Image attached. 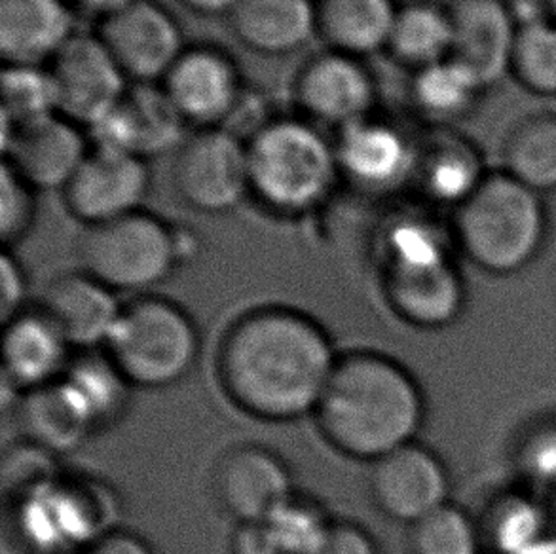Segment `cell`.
<instances>
[{"label": "cell", "mask_w": 556, "mask_h": 554, "mask_svg": "<svg viewBox=\"0 0 556 554\" xmlns=\"http://www.w3.org/2000/svg\"><path fill=\"white\" fill-rule=\"evenodd\" d=\"M416 177L431 198L462 205L481 185L486 173L471 142L454 136H439L424 152L418 150Z\"/></svg>", "instance_id": "484cf974"}, {"label": "cell", "mask_w": 556, "mask_h": 554, "mask_svg": "<svg viewBox=\"0 0 556 554\" xmlns=\"http://www.w3.org/2000/svg\"><path fill=\"white\" fill-rule=\"evenodd\" d=\"M105 352L134 388L160 390L192 370L200 337L181 306L147 297L124 306Z\"/></svg>", "instance_id": "5b68a950"}, {"label": "cell", "mask_w": 556, "mask_h": 554, "mask_svg": "<svg viewBox=\"0 0 556 554\" xmlns=\"http://www.w3.org/2000/svg\"><path fill=\"white\" fill-rule=\"evenodd\" d=\"M27 297V277L22 264L4 251L0 259V322L2 325L25 312Z\"/></svg>", "instance_id": "d590c367"}, {"label": "cell", "mask_w": 556, "mask_h": 554, "mask_svg": "<svg viewBox=\"0 0 556 554\" xmlns=\"http://www.w3.org/2000/svg\"><path fill=\"white\" fill-rule=\"evenodd\" d=\"M167 98L185 121L215 128L238 106L241 76L225 52L210 46L187 48L162 80Z\"/></svg>", "instance_id": "2e32d148"}, {"label": "cell", "mask_w": 556, "mask_h": 554, "mask_svg": "<svg viewBox=\"0 0 556 554\" xmlns=\"http://www.w3.org/2000/svg\"><path fill=\"white\" fill-rule=\"evenodd\" d=\"M248 149L251 194L276 213L316 210L340 179L334 144L296 118L264 124L249 139Z\"/></svg>", "instance_id": "3957f363"}, {"label": "cell", "mask_w": 556, "mask_h": 554, "mask_svg": "<svg viewBox=\"0 0 556 554\" xmlns=\"http://www.w3.org/2000/svg\"><path fill=\"white\" fill-rule=\"evenodd\" d=\"M456 234L484 270L509 274L534 259L545 236L542 198L509 173L492 172L458 205Z\"/></svg>", "instance_id": "277c9868"}, {"label": "cell", "mask_w": 556, "mask_h": 554, "mask_svg": "<svg viewBox=\"0 0 556 554\" xmlns=\"http://www.w3.org/2000/svg\"><path fill=\"white\" fill-rule=\"evenodd\" d=\"M314 416L332 449L372 464L413 442L424 401L413 376L395 361L352 352L339 357Z\"/></svg>", "instance_id": "7a4b0ae2"}, {"label": "cell", "mask_w": 556, "mask_h": 554, "mask_svg": "<svg viewBox=\"0 0 556 554\" xmlns=\"http://www.w3.org/2000/svg\"><path fill=\"white\" fill-rule=\"evenodd\" d=\"M228 23L249 50L286 55L316 37V0H240Z\"/></svg>", "instance_id": "603a6c76"}, {"label": "cell", "mask_w": 556, "mask_h": 554, "mask_svg": "<svg viewBox=\"0 0 556 554\" xmlns=\"http://www.w3.org/2000/svg\"><path fill=\"white\" fill-rule=\"evenodd\" d=\"M397 12L395 0H316L317 37L327 50L362 60L388 48Z\"/></svg>", "instance_id": "cb8c5ba5"}, {"label": "cell", "mask_w": 556, "mask_h": 554, "mask_svg": "<svg viewBox=\"0 0 556 554\" xmlns=\"http://www.w3.org/2000/svg\"><path fill=\"white\" fill-rule=\"evenodd\" d=\"M68 352L67 338L40 307L2 325V378L15 390L60 382L71 365Z\"/></svg>", "instance_id": "44dd1931"}, {"label": "cell", "mask_w": 556, "mask_h": 554, "mask_svg": "<svg viewBox=\"0 0 556 554\" xmlns=\"http://www.w3.org/2000/svg\"><path fill=\"white\" fill-rule=\"evenodd\" d=\"M339 363L319 323L289 307L241 315L218 345L217 375L240 411L264 421L316 413Z\"/></svg>", "instance_id": "6da1fadb"}, {"label": "cell", "mask_w": 556, "mask_h": 554, "mask_svg": "<svg viewBox=\"0 0 556 554\" xmlns=\"http://www.w3.org/2000/svg\"><path fill=\"white\" fill-rule=\"evenodd\" d=\"M149 187L151 175L141 158L91 149L61 194L71 217L90 228L141 211Z\"/></svg>", "instance_id": "30bf717a"}, {"label": "cell", "mask_w": 556, "mask_h": 554, "mask_svg": "<svg viewBox=\"0 0 556 554\" xmlns=\"http://www.w3.org/2000/svg\"><path fill=\"white\" fill-rule=\"evenodd\" d=\"M504 172L538 194L556 190L555 114H532L509 131Z\"/></svg>", "instance_id": "83f0119b"}, {"label": "cell", "mask_w": 556, "mask_h": 554, "mask_svg": "<svg viewBox=\"0 0 556 554\" xmlns=\"http://www.w3.org/2000/svg\"><path fill=\"white\" fill-rule=\"evenodd\" d=\"M83 554H152L143 541L126 532H109L88 543Z\"/></svg>", "instance_id": "f35d334b"}, {"label": "cell", "mask_w": 556, "mask_h": 554, "mask_svg": "<svg viewBox=\"0 0 556 554\" xmlns=\"http://www.w3.org/2000/svg\"><path fill=\"white\" fill-rule=\"evenodd\" d=\"M220 509L238 525L266 522L293 498L286 462L270 450L243 444L225 452L213 471Z\"/></svg>", "instance_id": "7c38bea8"}, {"label": "cell", "mask_w": 556, "mask_h": 554, "mask_svg": "<svg viewBox=\"0 0 556 554\" xmlns=\"http://www.w3.org/2000/svg\"><path fill=\"white\" fill-rule=\"evenodd\" d=\"M451 60L466 67L482 88L511 75L519 25L504 0H452Z\"/></svg>", "instance_id": "9a60e30c"}, {"label": "cell", "mask_w": 556, "mask_h": 554, "mask_svg": "<svg viewBox=\"0 0 556 554\" xmlns=\"http://www.w3.org/2000/svg\"><path fill=\"white\" fill-rule=\"evenodd\" d=\"M83 272L114 292H144L181 261L179 236L159 217L137 211L86 228L78 243Z\"/></svg>", "instance_id": "8992f818"}, {"label": "cell", "mask_w": 556, "mask_h": 554, "mask_svg": "<svg viewBox=\"0 0 556 554\" xmlns=\"http://www.w3.org/2000/svg\"><path fill=\"white\" fill-rule=\"evenodd\" d=\"M174 187L181 202L200 213L238 207L251 194L248 141L220 128L188 137L175 156Z\"/></svg>", "instance_id": "52a82bcc"}, {"label": "cell", "mask_w": 556, "mask_h": 554, "mask_svg": "<svg viewBox=\"0 0 556 554\" xmlns=\"http://www.w3.org/2000/svg\"><path fill=\"white\" fill-rule=\"evenodd\" d=\"M187 121L162 84H134L105 118L91 126L93 149L114 150L149 160L179 149Z\"/></svg>", "instance_id": "8fae6325"}, {"label": "cell", "mask_w": 556, "mask_h": 554, "mask_svg": "<svg viewBox=\"0 0 556 554\" xmlns=\"http://www.w3.org/2000/svg\"><path fill=\"white\" fill-rule=\"evenodd\" d=\"M2 121L23 126L60 114L52 71L45 65H4L0 80Z\"/></svg>", "instance_id": "4dcf8cb0"}, {"label": "cell", "mask_w": 556, "mask_h": 554, "mask_svg": "<svg viewBox=\"0 0 556 554\" xmlns=\"http://www.w3.org/2000/svg\"><path fill=\"white\" fill-rule=\"evenodd\" d=\"M293 91L304 113L340 129L367 118L376 99L375 78L362 60L332 50L299 68Z\"/></svg>", "instance_id": "5bb4252c"}, {"label": "cell", "mask_w": 556, "mask_h": 554, "mask_svg": "<svg viewBox=\"0 0 556 554\" xmlns=\"http://www.w3.org/2000/svg\"><path fill=\"white\" fill-rule=\"evenodd\" d=\"M90 150L80 126L61 114L23 126L2 121L4 162L35 190H63Z\"/></svg>", "instance_id": "4fadbf2b"}, {"label": "cell", "mask_w": 556, "mask_h": 554, "mask_svg": "<svg viewBox=\"0 0 556 554\" xmlns=\"http://www.w3.org/2000/svg\"><path fill=\"white\" fill-rule=\"evenodd\" d=\"M61 380L75 393L96 427L105 426L106 421L121 416L124 406L128 405L129 388H134L109 353L99 350L84 352L83 357L71 361Z\"/></svg>", "instance_id": "f1b7e54d"}, {"label": "cell", "mask_w": 556, "mask_h": 554, "mask_svg": "<svg viewBox=\"0 0 556 554\" xmlns=\"http://www.w3.org/2000/svg\"><path fill=\"white\" fill-rule=\"evenodd\" d=\"M232 554H281L266 522L238 525L230 541Z\"/></svg>", "instance_id": "74e56055"}, {"label": "cell", "mask_w": 556, "mask_h": 554, "mask_svg": "<svg viewBox=\"0 0 556 554\" xmlns=\"http://www.w3.org/2000/svg\"><path fill=\"white\" fill-rule=\"evenodd\" d=\"M383 291L393 312L424 329L444 327L462 307V284L446 256L388 263Z\"/></svg>", "instance_id": "ffe728a7"}, {"label": "cell", "mask_w": 556, "mask_h": 554, "mask_svg": "<svg viewBox=\"0 0 556 554\" xmlns=\"http://www.w3.org/2000/svg\"><path fill=\"white\" fill-rule=\"evenodd\" d=\"M413 554H477V536L469 518L444 503L410 530Z\"/></svg>", "instance_id": "836d02e7"}, {"label": "cell", "mask_w": 556, "mask_h": 554, "mask_svg": "<svg viewBox=\"0 0 556 554\" xmlns=\"http://www.w3.org/2000/svg\"><path fill=\"white\" fill-rule=\"evenodd\" d=\"M446 487L441 462L414 442L370 464L369 490L376 507L399 522L416 525L443 507Z\"/></svg>", "instance_id": "e0dca14e"}, {"label": "cell", "mask_w": 556, "mask_h": 554, "mask_svg": "<svg viewBox=\"0 0 556 554\" xmlns=\"http://www.w3.org/2000/svg\"><path fill=\"white\" fill-rule=\"evenodd\" d=\"M543 7H545V17L556 23V0H543Z\"/></svg>", "instance_id": "b9f144b4"}, {"label": "cell", "mask_w": 556, "mask_h": 554, "mask_svg": "<svg viewBox=\"0 0 556 554\" xmlns=\"http://www.w3.org/2000/svg\"><path fill=\"white\" fill-rule=\"evenodd\" d=\"M98 37L126 78L136 84L164 80L187 50L174 15L154 0H134L106 17Z\"/></svg>", "instance_id": "ba28073f"}, {"label": "cell", "mask_w": 556, "mask_h": 554, "mask_svg": "<svg viewBox=\"0 0 556 554\" xmlns=\"http://www.w3.org/2000/svg\"><path fill=\"white\" fill-rule=\"evenodd\" d=\"M266 526L279 553L316 554L331 530L332 520L325 517L316 503L293 495L266 520Z\"/></svg>", "instance_id": "d6a6232c"}, {"label": "cell", "mask_w": 556, "mask_h": 554, "mask_svg": "<svg viewBox=\"0 0 556 554\" xmlns=\"http://www.w3.org/2000/svg\"><path fill=\"white\" fill-rule=\"evenodd\" d=\"M511 75L530 93L556 98V23L549 17L520 23Z\"/></svg>", "instance_id": "1f68e13d"}, {"label": "cell", "mask_w": 556, "mask_h": 554, "mask_svg": "<svg viewBox=\"0 0 556 554\" xmlns=\"http://www.w3.org/2000/svg\"><path fill=\"white\" fill-rule=\"evenodd\" d=\"M482 90L484 88L466 67L448 58L414 73L410 96L426 118L448 124L471 113Z\"/></svg>", "instance_id": "f546056e"}, {"label": "cell", "mask_w": 556, "mask_h": 554, "mask_svg": "<svg viewBox=\"0 0 556 554\" xmlns=\"http://www.w3.org/2000/svg\"><path fill=\"white\" fill-rule=\"evenodd\" d=\"M38 307L58 325L71 348L83 352L109 344L124 310L116 292L86 272L55 277Z\"/></svg>", "instance_id": "d6986e66"}, {"label": "cell", "mask_w": 556, "mask_h": 554, "mask_svg": "<svg viewBox=\"0 0 556 554\" xmlns=\"http://www.w3.org/2000/svg\"><path fill=\"white\" fill-rule=\"evenodd\" d=\"M76 7L83 8L90 14H96L101 20H106L111 15L121 12L122 8L128 7L134 0H73Z\"/></svg>", "instance_id": "60d3db41"}, {"label": "cell", "mask_w": 556, "mask_h": 554, "mask_svg": "<svg viewBox=\"0 0 556 554\" xmlns=\"http://www.w3.org/2000/svg\"><path fill=\"white\" fill-rule=\"evenodd\" d=\"M37 190L2 162L0 165V238L10 248L29 234L37 218Z\"/></svg>", "instance_id": "e575fe53"}, {"label": "cell", "mask_w": 556, "mask_h": 554, "mask_svg": "<svg viewBox=\"0 0 556 554\" xmlns=\"http://www.w3.org/2000/svg\"><path fill=\"white\" fill-rule=\"evenodd\" d=\"M50 71L61 116L86 128L105 118L128 90V78L98 35L76 33L53 58Z\"/></svg>", "instance_id": "9c48e42d"}, {"label": "cell", "mask_w": 556, "mask_h": 554, "mask_svg": "<svg viewBox=\"0 0 556 554\" xmlns=\"http://www.w3.org/2000/svg\"><path fill=\"white\" fill-rule=\"evenodd\" d=\"M405 67L421 68L448 60L452 53V22L448 8L428 2L399 7L388 48Z\"/></svg>", "instance_id": "4316f807"}, {"label": "cell", "mask_w": 556, "mask_h": 554, "mask_svg": "<svg viewBox=\"0 0 556 554\" xmlns=\"http://www.w3.org/2000/svg\"><path fill=\"white\" fill-rule=\"evenodd\" d=\"M75 35V17L67 0H0L4 65L52 63Z\"/></svg>", "instance_id": "7402d4cb"}, {"label": "cell", "mask_w": 556, "mask_h": 554, "mask_svg": "<svg viewBox=\"0 0 556 554\" xmlns=\"http://www.w3.org/2000/svg\"><path fill=\"white\" fill-rule=\"evenodd\" d=\"M190 12L202 15H226L232 12L240 0H179Z\"/></svg>", "instance_id": "ab89813d"}, {"label": "cell", "mask_w": 556, "mask_h": 554, "mask_svg": "<svg viewBox=\"0 0 556 554\" xmlns=\"http://www.w3.org/2000/svg\"><path fill=\"white\" fill-rule=\"evenodd\" d=\"M20 426L30 446L46 454L78 449L96 429L90 414L63 380L25 393L20 405Z\"/></svg>", "instance_id": "d4e9b609"}, {"label": "cell", "mask_w": 556, "mask_h": 554, "mask_svg": "<svg viewBox=\"0 0 556 554\" xmlns=\"http://www.w3.org/2000/svg\"><path fill=\"white\" fill-rule=\"evenodd\" d=\"M316 554H378L375 540L354 522H332Z\"/></svg>", "instance_id": "8d00e7d4"}, {"label": "cell", "mask_w": 556, "mask_h": 554, "mask_svg": "<svg viewBox=\"0 0 556 554\" xmlns=\"http://www.w3.org/2000/svg\"><path fill=\"white\" fill-rule=\"evenodd\" d=\"M334 149L340 177L363 192H391L416 175L418 149L403 131L369 116L340 129Z\"/></svg>", "instance_id": "ac0fdd59"}]
</instances>
